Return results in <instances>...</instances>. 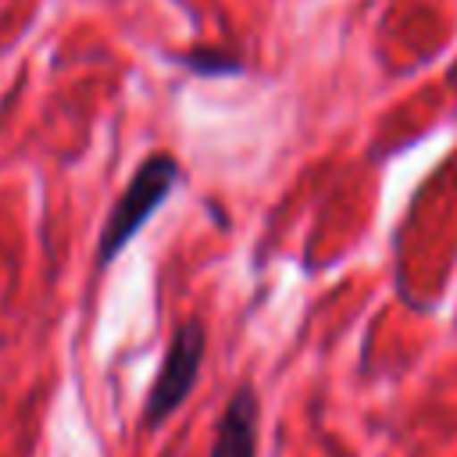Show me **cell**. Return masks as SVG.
<instances>
[{
  "label": "cell",
  "mask_w": 457,
  "mask_h": 457,
  "mask_svg": "<svg viewBox=\"0 0 457 457\" xmlns=\"http://www.w3.org/2000/svg\"><path fill=\"white\" fill-rule=\"evenodd\" d=\"M175 179H179V161L171 154H154V157H146L136 168L132 182L125 186V193L118 196L114 211H111V218L104 225V236H100V264H107L146 225V218L171 193Z\"/></svg>",
  "instance_id": "6da1fadb"
},
{
  "label": "cell",
  "mask_w": 457,
  "mask_h": 457,
  "mask_svg": "<svg viewBox=\"0 0 457 457\" xmlns=\"http://www.w3.org/2000/svg\"><path fill=\"white\" fill-rule=\"evenodd\" d=\"M204 361V325L200 321H182L168 343V353L161 361V371L150 386L146 396V425H161L168 414H175L182 407V400L189 396L196 371Z\"/></svg>",
  "instance_id": "7a4b0ae2"
},
{
  "label": "cell",
  "mask_w": 457,
  "mask_h": 457,
  "mask_svg": "<svg viewBox=\"0 0 457 457\" xmlns=\"http://www.w3.org/2000/svg\"><path fill=\"white\" fill-rule=\"evenodd\" d=\"M211 457H257V396L253 389H236L211 446Z\"/></svg>",
  "instance_id": "3957f363"
}]
</instances>
